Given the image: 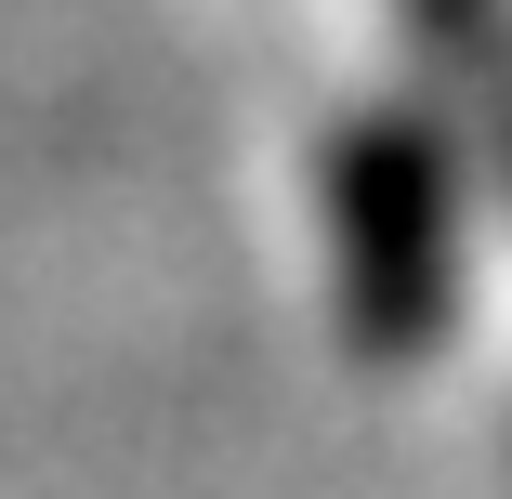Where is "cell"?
I'll list each match as a JSON object with an SVG mask.
<instances>
[{"instance_id": "cell-1", "label": "cell", "mask_w": 512, "mask_h": 499, "mask_svg": "<svg viewBox=\"0 0 512 499\" xmlns=\"http://www.w3.org/2000/svg\"><path fill=\"white\" fill-rule=\"evenodd\" d=\"M355 184H368V276H381L368 316L407 329V316H421V224H407V211H421V171H407V145H368Z\"/></svg>"}]
</instances>
